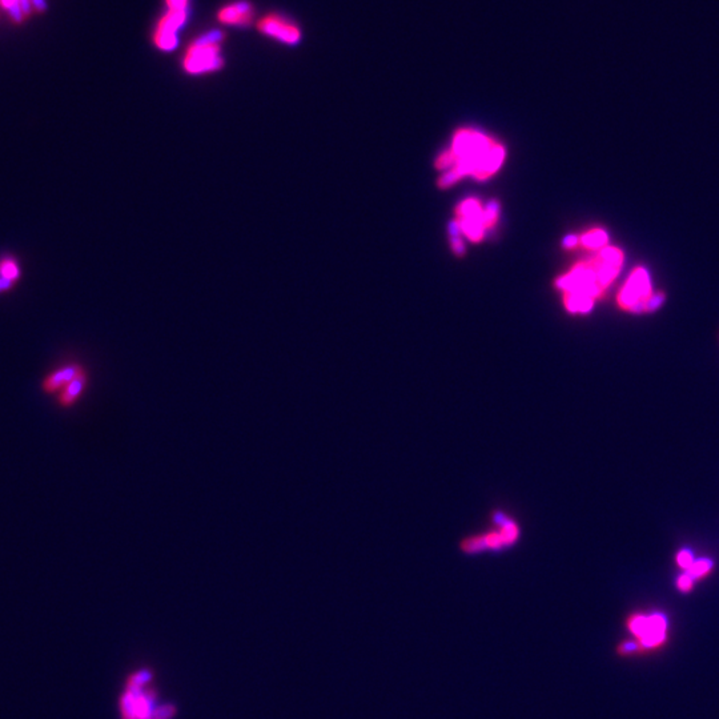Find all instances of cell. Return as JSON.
<instances>
[{"label":"cell","instance_id":"6da1fadb","mask_svg":"<svg viewBox=\"0 0 719 719\" xmlns=\"http://www.w3.org/2000/svg\"><path fill=\"white\" fill-rule=\"evenodd\" d=\"M505 156L504 145L495 139L469 128L457 131L450 148L436 160L437 168L445 171L438 186L448 188L465 176L486 180L504 164Z\"/></svg>","mask_w":719,"mask_h":719},{"label":"cell","instance_id":"7a4b0ae2","mask_svg":"<svg viewBox=\"0 0 719 719\" xmlns=\"http://www.w3.org/2000/svg\"><path fill=\"white\" fill-rule=\"evenodd\" d=\"M624 265V253L615 247L600 249L593 258L576 264L557 280L564 303L572 313H588L594 301L613 283Z\"/></svg>","mask_w":719,"mask_h":719},{"label":"cell","instance_id":"3957f363","mask_svg":"<svg viewBox=\"0 0 719 719\" xmlns=\"http://www.w3.org/2000/svg\"><path fill=\"white\" fill-rule=\"evenodd\" d=\"M223 40L224 35L220 31H210L196 37L183 55V72L199 78L222 71L225 66Z\"/></svg>","mask_w":719,"mask_h":719},{"label":"cell","instance_id":"277c9868","mask_svg":"<svg viewBox=\"0 0 719 719\" xmlns=\"http://www.w3.org/2000/svg\"><path fill=\"white\" fill-rule=\"evenodd\" d=\"M151 681L152 674L148 670H139L131 675L120 698L121 719H154L159 706L155 705L156 693Z\"/></svg>","mask_w":719,"mask_h":719},{"label":"cell","instance_id":"5b68a950","mask_svg":"<svg viewBox=\"0 0 719 719\" xmlns=\"http://www.w3.org/2000/svg\"><path fill=\"white\" fill-rule=\"evenodd\" d=\"M498 205L490 203L483 207L477 199H466L456 208V220L453 228L471 241H481L485 232L495 226L498 220Z\"/></svg>","mask_w":719,"mask_h":719},{"label":"cell","instance_id":"8992f818","mask_svg":"<svg viewBox=\"0 0 719 719\" xmlns=\"http://www.w3.org/2000/svg\"><path fill=\"white\" fill-rule=\"evenodd\" d=\"M651 296V284L648 272L639 267L632 272L624 288L620 291L618 304L626 310L642 313L646 312V306Z\"/></svg>","mask_w":719,"mask_h":719},{"label":"cell","instance_id":"52a82bcc","mask_svg":"<svg viewBox=\"0 0 719 719\" xmlns=\"http://www.w3.org/2000/svg\"><path fill=\"white\" fill-rule=\"evenodd\" d=\"M188 7H168L159 20L154 34L155 47L163 52H172L179 44L177 34L187 23Z\"/></svg>","mask_w":719,"mask_h":719},{"label":"cell","instance_id":"ba28073f","mask_svg":"<svg viewBox=\"0 0 719 719\" xmlns=\"http://www.w3.org/2000/svg\"><path fill=\"white\" fill-rule=\"evenodd\" d=\"M258 27L262 35L268 36L286 46H297L303 37V32L297 24L276 13L264 16Z\"/></svg>","mask_w":719,"mask_h":719},{"label":"cell","instance_id":"9c48e42d","mask_svg":"<svg viewBox=\"0 0 719 719\" xmlns=\"http://www.w3.org/2000/svg\"><path fill=\"white\" fill-rule=\"evenodd\" d=\"M84 370H85L84 366L78 364V363H70V364L60 366L44 378L43 390L46 393H58L59 394L61 390L64 389Z\"/></svg>","mask_w":719,"mask_h":719},{"label":"cell","instance_id":"30bf717a","mask_svg":"<svg viewBox=\"0 0 719 719\" xmlns=\"http://www.w3.org/2000/svg\"><path fill=\"white\" fill-rule=\"evenodd\" d=\"M253 7L248 1H235L222 7L217 12V20L225 25L244 27L253 19Z\"/></svg>","mask_w":719,"mask_h":719},{"label":"cell","instance_id":"8fae6325","mask_svg":"<svg viewBox=\"0 0 719 719\" xmlns=\"http://www.w3.org/2000/svg\"><path fill=\"white\" fill-rule=\"evenodd\" d=\"M87 384H88V373H87V370H84L58 394L60 405L63 408L73 406L78 401L80 400L84 390L87 388Z\"/></svg>","mask_w":719,"mask_h":719},{"label":"cell","instance_id":"7c38bea8","mask_svg":"<svg viewBox=\"0 0 719 719\" xmlns=\"http://www.w3.org/2000/svg\"><path fill=\"white\" fill-rule=\"evenodd\" d=\"M0 276L12 283L19 284L22 280L23 267L16 255L11 252H4L0 255Z\"/></svg>","mask_w":719,"mask_h":719},{"label":"cell","instance_id":"4fadbf2b","mask_svg":"<svg viewBox=\"0 0 719 719\" xmlns=\"http://www.w3.org/2000/svg\"><path fill=\"white\" fill-rule=\"evenodd\" d=\"M578 244H581L586 249L600 250L602 248L606 247V244H608V234L600 228L591 229L589 232L584 234L582 236L578 237Z\"/></svg>","mask_w":719,"mask_h":719},{"label":"cell","instance_id":"5bb4252c","mask_svg":"<svg viewBox=\"0 0 719 719\" xmlns=\"http://www.w3.org/2000/svg\"><path fill=\"white\" fill-rule=\"evenodd\" d=\"M713 569V561L710 558H702L699 561H696L693 566L687 570V573L694 578V579H699V578H703L706 574H708Z\"/></svg>","mask_w":719,"mask_h":719},{"label":"cell","instance_id":"9a60e30c","mask_svg":"<svg viewBox=\"0 0 719 719\" xmlns=\"http://www.w3.org/2000/svg\"><path fill=\"white\" fill-rule=\"evenodd\" d=\"M677 562H678V565L687 572L693 566V564L696 562V558H694V555L691 553V550L684 549L677 555Z\"/></svg>","mask_w":719,"mask_h":719},{"label":"cell","instance_id":"2e32d148","mask_svg":"<svg viewBox=\"0 0 719 719\" xmlns=\"http://www.w3.org/2000/svg\"><path fill=\"white\" fill-rule=\"evenodd\" d=\"M694 581H696V579L691 577V576L686 572L684 574H681V576L678 577V579H677V586H678V589L681 590V591L687 593V591H690V590L693 589Z\"/></svg>","mask_w":719,"mask_h":719},{"label":"cell","instance_id":"e0dca14e","mask_svg":"<svg viewBox=\"0 0 719 719\" xmlns=\"http://www.w3.org/2000/svg\"><path fill=\"white\" fill-rule=\"evenodd\" d=\"M634 653H639V645H638L637 641H625L618 646V654H621V655H629V654H634Z\"/></svg>","mask_w":719,"mask_h":719},{"label":"cell","instance_id":"ac0fdd59","mask_svg":"<svg viewBox=\"0 0 719 719\" xmlns=\"http://www.w3.org/2000/svg\"><path fill=\"white\" fill-rule=\"evenodd\" d=\"M663 300H665V296L662 295V294L651 296L648 301V306H646V312L655 310L663 303Z\"/></svg>","mask_w":719,"mask_h":719},{"label":"cell","instance_id":"d6986e66","mask_svg":"<svg viewBox=\"0 0 719 719\" xmlns=\"http://www.w3.org/2000/svg\"><path fill=\"white\" fill-rule=\"evenodd\" d=\"M16 286H18V284L12 283L10 280L0 276V296L10 294Z\"/></svg>","mask_w":719,"mask_h":719},{"label":"cell","instance_id":"ffe728a7","mask_svg":"<svg viewBox=\"0 0 719 719\" xmlns=\"http://www.w3.org/2000/svg\"><path fill=\"white\" fill-rule=\"evenodd\" d=\"M8 12H10V16H11L12 20H13V22H16V23H20V22L23 20L24 12L23 10H22V7H20V4H19V3H18V4H15L13 7H11V8L8 10Z\"/></svg>","mask_w":719,"mask_h":719},{"label":"cell","instance_id":"44dd1931","mask_svg":"<svg viewBox=\"0 0 719 719\" xmlns=\"http://www.w3.org/2000/svg\"><path fill=\"white\" fill-rule=\"evenodd\" d=\"M167 7H188L189 0H165Z\"/></svg>","mask_w":719,"mask_h":719},{"label":"cell","instance_id":"7402d4cb","mask_svg":"<svg viewBox=\"0 0 719 719\" xmlns=\"http://www.w3.org/2000/svg\"><path fill=\"white\" fill-rule=\"evenodd\" d=\"M19 4H20V7H22V10H23L24 15H30V12H31V7H32L31 0H19Z\"/></svg>","mask_w":719,"mask_h":719},{"label":"cell","instance_id":"603a6c76","mask_svg":"<svg viewBox=\"0 0 719 719\" xmlns=\"http://www.w3.org/2000/svg\"><path fill=\"white\" fill-rule=\"evenodd\" d=\"M32 6L35 7L36 10L39 12H43L46 10L47 4H46V0H31Z\"/></svg>","mask_w":719,"mask_h":719},{"label":"cell","instance_id":"cb8c5ba5","mask_svg":"<svg viewBox=\"0 0 719 719\" xmlns=\"http://www.w3.org/2000/svg\"><path fill=\"white\" fill-rule=\"evenodd\" d=\"M578 244L577 236H569L566 237L565 241H564V246L566 248H574Z\"/></svg>","mask_w":719,"mask_h":719},{"label":"cell","instance_id":"d4e9b609","mask_svg":"<svg viewBox=\"0 0 719 719\" xmlns=\"http://www.w3.org/2000/svg\"><path fill=\"white\" fill-rule=\"evenodd\" d=\"M452 246H453V250H454L456 253H462V250H464V243L461 241L460 238H454V240H453V243H452Z\"/></svg>","mask_w":719,"mask_h":719},{"label":"cell","instance_id":"484cf974","mask_svg":"<svg viewBox=\"0 0 719 719\" xmlns=\"http://www.w3.org/2000/svg\"><path fill=\"white\" fill-rule=\"evenodd\" d=\"M18 3H19V0H0V6H1L3 8H6L7 11H8L11 7H13L15 4H18Z\"/></svg>","mask_w":719,"mask_h":719}]
</instances>
